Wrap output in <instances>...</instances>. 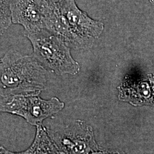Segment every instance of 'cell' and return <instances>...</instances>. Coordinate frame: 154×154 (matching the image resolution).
I'll return each instance as SVG.
<instances>
[{
    "instance_id": "cell-1",
    "label": "cell",
    "mask_w": 154,
    "mask_h": 154,
    "mask_svg": "<svg viewBox=\"0 0 154 154\" xmlns=\"http://www.w3.org/2000/svg\"><path fill=\"white\" fill-rule=\"evenodd\" d=\"M47 74L32 55L9 51L1 60V95L41 93L47 82Z\"/></svg>"
},
{
    "instance_id": "cell-2",
    "label": "cell",
    "mask_w": 154,
    "mask_h": 154,
    "mask_svg": "<svg viewBox=\"0 0 154 154\" xmlns=\"http://www.w3.org/2000/svg\"><path fill=\"white\" fill-rule=\"evenodd\" d=\"M58 22L55 34L63 39L69 47L88 49L94 39L102 33L104 25L94 20L80 10L75 0H65L57 9Z\"/></svg>"
},
{
    "instance_id": "cell-3",
    "label": "cell",
    "mask_w": 154,
    "mask_h": 154,
    "mask_svg": "<svg viewBox=\"0 0 154 154\" xmlns=\"http://www.w3.org/2000/svg\"><path fill=\"white\" fill-rule=\"evenodd\" d=\"M25 35L33 46L32 55L45 69L58 74L75 75L79 72L80 67L72 57L70 47L60 36L47 29Z\"/></svg>"
},
{
    "instance_id": "cell-4",
    "label": "cell",
    "mask_w": 154,
    "mask_h": 154,
    "mask_svg": "<svg viewBox=\"0 0 154 154\" xmlns=\"http://www.w3.org/2000/svg\"><path fill=\"white\" fill-rule=\"evenodd\" d=\"M40 93L1 95V111L23 117L32 125L41 126L46 118L62 110L64 103L56 97L46 100Z\"/></svg>"
},
{
    "instance_id": "cell-5",
    "label": "cell",
    "mask_w": 154,
    "mask_h": 154,
    "mask_svg": "<svg viewBox=\"0 0 154 154\" xmlns=\"http://www.w3.org/2000/svg\"><path fill=\"white\" fill-rule=\"evenodd\" d=\"M49 135L63 154H92L100 149L92 128L80 121L65 129L51 131Z\"/></svg>"
},
{
    "instance_id": "cell-6",
    "label": "cell",
    "mask_w": 154,
    "mask_h": 154,
    "mask_svg": "<svg viewBox=\"0 0 154 154\" xmlns=\"http://www.w3.org/2000/svg\"><path fill=\"white\" fill-rule=\"evenodd\" d=\"M12 23L22 25L25 33L47 29L53 12L46 0H11Z\"/></svg>"
},
{
    "instance_id": "cell-7",
    "label": "cell",
    "mask_w": 154,
    "mask_h": 154,
    "mask_svg": "<svg viewBox=\"0 0 154 154\" xmlns=\"http://www.w3.org/2000/svg\"><path fill=\"white\" fill-rule=\"evenodd\" d=\"M37 131L32 145L27 149L29 154H63L41 126Z\"/></svg>"
},
{
    "instance_id": "cell-8",
    "label": "cell",
    "mask_w": 154,
    "mask_h": 154,
    "mask_svg": "<svg viewBox=\"0 0 154 154\" xmlns=\"http://www.w3.org/2000/svg\"><path fill=\"white\" fill-rule=\"evenodd\" d=\"M11 0H1V32L9 28L12 23L10 9Z\"/></svg>"
},
{
    "instance_id": "cell-9",
    "label": "cell",
    "mask_w": 154,
    "mask_h": 154,
    "mask_svg": "<svg viewBox=\"0 0 154 154\" xmlns=\"http://www.w3.org/2000/svg\"><path fill=\"white\" fill-rule=\"evenodd\" d=\"M65 0H46L48 4L54 9H57Z\"/></svg>"
},
{
    "instance_id": "cell-10",
    "label": "cell",
    "mask_w": 154,
    "mask_h": 154,
    "mask_svg": "<svg viewBox=\"0 0 154 154\" xmlns=\"http://www.w3.org/2000/svg\"><path fill=\"white\" fill-rule=\"evenodd\" d=\"M92 154H125L123 152H120L118 151H104L99 149L97 151H95Z\"/></svg>"
},
{
    "instance_id": "cell-11",
    "label": "cell",
    "mask_w": 154,
    "mask_h": 154,
    "mask_svg": "<svg viewBox=\"0 0 154 154\" xmlns=\"http://www.w3.org/2000/svg\"><path fill=\"white\" fill-rule=\"evenodd\" d=\"M1 154H28V151H25L22 152H20V153H13V152H11L5 149H4L3 147H1Z\"/></svg>"
}]
</instances>
